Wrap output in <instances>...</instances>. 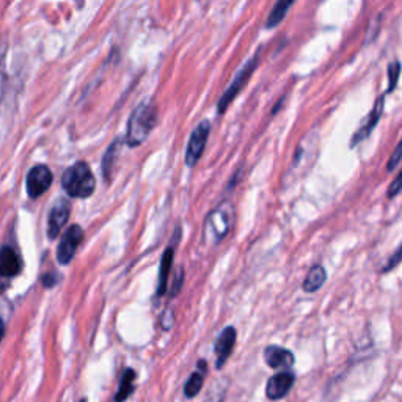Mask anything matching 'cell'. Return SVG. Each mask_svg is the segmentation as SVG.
<instances>
[{"mask_svg": "<svg viewBox=\"0 0 402 402\" xmlns=\"http://www.w3.org/2000/svg\"><path fill=\"white\" fill-rule=\"evenodd\" d=\"M234 222V206L232 201H223L212 210L205 220L203 241L206 245H217L228 236Z\"/></svg>", "mask_w": 402, "mask_h": 402, "instance_id": "obj_1", "label": "cell"}, {"mask_svg": "<svg viewBox=\"0 0 402 402\" xmlns=\"http://www.w3.org/2000/svg\"><path fill=\"white\" fill-rule=\"evenodd\" d=\"M158 121V110L151 102H141L140 106L132 112L128 124V134H126V143L129 146H138L150 136Z\"/></svg>", "mask_w": 402, "mask_h": 402, "instance_id": "obj_2", "label": "cell"}, {"mask_svg": "<svg viewBox=\"0 0 402 402\" xmlns=\"http://www.w3.org/2000/svg\"><path fill=\"white\" fill-rule=\"evenodd\" d=\"M65 192L72 198H88L96 189L94 175L87 162H77L65 171L62 176Z\"/></svg>", "mask_w": 402, "mask_h": 402, "instance_id": "obj_3", "label": "cell"}, {"mask_svg": "<svg viewBox=\"0 0 402 402\" xmlns=\"http://www.w3.org/2000/svg\"><path fill=\"white\" fill-rule=\"evenodd\" d=\"M317 145H319V137L315 132L307 134V136L300 140V143L294 153L291 167H289L288 173L285 176L286 183H294L297 178H300L303 173L310 171L313 162L316 161Z\"/></svg>", "mask_w": 402, "mask_h": 402, "instance_id": "obj_4", "label": "cell"}, {"mask_svg": "<svg viewBox=\"0 0 402 402\" xmlns=\"http://www.w3.org/2000/svg\"><path fill=\"white\" fill-rule=\"evenodd\" d=\"M258 65H259V52H256V54L253 55L247 63H245L244 68L236 74V77L233 79L232 84H229V87L227 88L225 93L220 96L219 104H217V114L219 115L225 114V110L228 109L229 104L234 101L236 96L241 93V90L245 87V84H247L250 76L253 74V71L256 70Z\"/></svg>", "mask_w": 402, "mask_h": 402, "instance_id": "obj_5", "label": "cell"}, {"mask_svg": "<svg viewBox=\"0 0 402 402\" xmlns=\"http://www.w3.org/2000/svg\"><path fill=\"white\" fill-rule=\"evenodd\" d=\"M211 132V124L210 121H201L193 132L190 134L189 143H188V151H185V165L188 167H195L201 156L205 153L206 141L210 138Z\"/></svg>", "mask_w": 402, "mask_h": 402, "instance_id": "obj_6", "label": "cell"}, {"mask_svg": "<svg viewBox=\"0 0 402 402\" xmlns=\"http://www.w3.org/2000/svg\"><path fill=\"white\" fill-rule=\"evenodd\" d=\"M84 241V229L80 225H71L66 233L63 234L60 244L57 249V259L58 263L66 266L72 261L74 255L79 249V245Z\"/></svg>", "mask_w": 402, "mask_h": 402, "instance_id": "obj_7", "label": "cell"}, {"mask_svg": "<svg viewBox=\"0 0 402 402\" xmlns=\"http://www.w3.org/2000/svg\"><path fill=\"white\" fill-rule=\"evenodd\" d=\"M295 384V374L293 371H280L272 376L266 385V396L271 401H280L286 398Z\"/></svg>", "mask_w": 402, "mask_h": 402, "instance_id": "obj_8", "label": "cell"}, {"mask_svg": "<svg viewBox=\"0 0 402 402\" xmlns=\"http://www.w3.org/2000/svg\"><path fill=\"white\" fill-rule=\"evenodd\" d=\"M52 171L46 165H36L27 175V193L31 198H38L52 185Z\"/></svg>", "mask_w": 402, "mask_h": 402, "instance_id": "obj_9", "label": "cell"}, {"mask_svg": "<svg viewBox=\"0 0 402 402\" xmlns=\"http://www.w3.org/2000/svg\"><path fill=\"white\" fill-rule=\"evenodd\" d=\"M71 214V205L68 200H57L50 207L49 212V220H48V236L49 239H55L58 234L62 233L63 227L70 219Z\"/></svg>", "mask_w": 402, "mask_h": 402, "instance_id": "obj_10", "label": "cell"}, {"mask_svg": "<svg viewBox=\"0 0 402 402\" xmlns=\"http://www.w3.org/2000/svg\"><path fill=\"white\" fill-rule=\"evenodd\" d=\"M236 329L234 327H225L219 335V338L215 339V344H214V352L217 355V363H215V366L217 369H222L225 366L227 360L229 359V355H232L234 344H236Z\"/></svg>", "mask_w": 402, "mask_h": 402, "instance_id": "obj_11", "label": "cell"}, {"mask_svg": "<svg viewBox=\"0 0 402 402\" xmlns=\"http://www.w3.org/2000/svg\"><path fill=\"white\" fill-rule=\"evenodd\" d=\"M24 263L19 253L10 245L0 249V278H13L21 273Z\"/></svg>", "mask_w": 402, "mask_h": 402, "instance_id": "obj_12", "label": "cell"}, {"mask_svg": "<svg viewBox=\"0 0 402 402\" xmlns=\"http://www.w3.org/2000/svg\"><path fill=\"white\" fill-rule=\"evenodd\" d=\"M384 107H385V96H381V98L374 102V107H372V110L369 112L366 121H364L362 128L354 134L351 146H357L359 143H362L363 140H366L371 136V132L374 131L379 120H381V116L384 114Z\"/></svg>", "mask_w": 402, "mask_h": 402, "instance_id": "obj_13", "label": "cell"}, {"mask_svg": "<svg viewBox=\"0 0 402 402\" xmlns=\"http://www.w3.org/2000/svg\"><path fill=\"white\" fill-rule=\"evenodd\" d=\"M264 360L272 369H291L294 366V354L280 346H267L264 349Z\"/></svg>", "mask_w": 402, "mask_h": 402, "instance_id": "obj_14", "label": "cell"}, {"mask_svg": "<svg viewBox=\"0 0 402 402\" xmlns=\"http://www.w3.org/2000/svg\"><path fill=\"white\" fill-rule=\"evenodd\" d=\"M173 258H175V244H171L167 250L163 251L162 259H161V267H159V280H158V293L156 295L162 297L167 291L168 286V278L171 267H173Z\"/></svg>", "mask_w": 402, "mask_h": 402, "instance_id": "obj_15", "label": "cell"}, {"mask_svg": "<svg viewBox=\"0 0 402 402\" xmlns=\"http://www.w3.org/2000/svg\"><path fill=\"white\" fill-rule=\"evenodd\" d=\"M207 374V363L205 360H200L197 363V371L192 372V376L189 377V381L184 385V396L185 398H195L198 396V393L203 389L205 377Z\"/></svg>", "mask_w": 402, "mask_h": 402, "instance_id": "obj_16", "label": "cell"}, {"mask_svg": "<svg viewBox=\"0 0 402 402\" xmlns=\"http://www.w3.org/2000/svg\"><path fill=\"white\" fill-rule=\"evenodd\" d=\"M325 281H327V271L324 269V266L321 264L313 266L308 275L303 280V291L308 294L316 293L324 286Z\"/></svg>", "mask_w": 402, "mask_h": 402, "instance_id": "obj_17", "label": "cell"}, {"mask_svg": "<svg viewBox=\"0 0 402 402\" xmlns=\"http://www.w3.org/2000/svg\"><path fill=\"white\" fill-rule=\"evenodd\" d=\"M136 379H137L136 371L132 368L124 369L120 381V386H118V391L115 394V402H126L131 398V394L134 393V390H136V384H134L136 382Z\"/></svg>", "mask_w": 402, "mask_h": 402, "instance_id": "obj_18", "label": "cell"}, {"mask_svg": "<svg viewBox=\"0 0 402 402\" xmlns=\"http://www.w3.org/2000/svg\"><path fill=\"white\" fill-rule=\"evenodd\" d=\"M295 0H277L273 5V9L269 14V18L266 21V27L267 28H273L277 27L280 22L286 18V14L289 11V9L294 5Z\"/></svg>", "mask_w": 402, "mask_h": 402, "instance_id": "obj_19", "label": "cell"}, {"mask_svg": "<svg viewBox=\"0 0 402 402\" xmlns=\"http://www.w3.org/2000/svg\"><path fill=\"white\" fill-rule=\"evenodd\" d=\"M120 145H121V140H115L114 143L109 146L106 156H104L102 170H104V178H106L107 183L112 180V173H114V167H115V162L118 158V153H120Z\"/></svg>", "mask_w": 402, "mask_h": 402, "instance_id": "obj_20", "label": "cell"}, {"mask_svg": "<svg viewBox=\"0 0 402 402\" xmlns=\"http://www.w3.org/2000/svg\"><path fill=\"white\" fill-rule=\"evenodd\" d=\"M389 76H390V85H389V93H391L396 88L399 76H401V63L399 62H391L389 66Z\"/></svg>", "mask_w": 402, "mask_h": 402, "instance_id": "obj_21", "label": "cell"}, {"mask_svg": "<svg viewBox=\"0 0 402 402\" xmlns=\"http://www.w3.org/2000/svg\"><path fill=\"white\" fill-rule=\"evenodd\" d=\"M401 161H402V140L399 141V143L396 145V148H394V151L391 153L390 159H389V163H386V170L393 171L394 168L399 165Z\"/></svg>", "mask_w": 402, "mask_h": 402, "instance_id": "obj_22", "label": "cell"}, {"mask_svg": "<svg viewBox=\"0 0 402 402\" xmlns=\"http://www.w3.org/2000/svg\"><path fill=\"white\" fill-rule=\"evenodd\" d=\"M401 192H402V170L399 171L398 176L394 178L393 183L390 184L389 190H386V195H389V198H394L396 195H399Z\"/></svg>", "mask_w": 402, "mask_h": 402, "instance_id": "obj_23", "label": "cell"}, {"mask_svg": "<svg viewBox=\"0 0 402 402\" xmlns=\"http://www.w3.org/2000/svg\"><path fill=\"white\" fill-rule=\"evenodd\" d=\"M402 261V244H401V247L393 253L391 258L389 259V263H386L384 267H382V272L386 273V272H390L393 267H396L399 263Z\"/></svg>", "mask_w": 402, "mask_h": 402, "instance_id": "obj_24", "label": "cell"}, {"mask_svg": "<svg viewBox=\"0 0 402 402\" xmlns=\"http://www.w3.org/2000/svg\"><path fill=\"white\" fill-rule=\"evenodd\" d=\"M173 322H175V313L171 308H167L165 311L162 313V316H161V324H162V329L163 330H170L171 327H173Z\"/></svg>", "mask_w": 402, "mask_h": 402, "instance_id": "obj_25", "label": "cell"}, {"mask_svg": "<svg viewBox=\"0 0 402 402\" xmlns=\"http://www.w3.org/2000/svg\"><path fill=\"white\" fill-rule=\"evenodd\" d=\"M183 281H184V271H183V269H178V271H176V275H175V280H173V286H171V291H170V295H171V297H176L178 293L181 291Z\"/></svg>", "mask_w": 402, "mask_h": 402, "instance_id": "obj_26", "label": "cell"}, {"mask_svg": "<svg viewBox=\"0 0 402 402\" xmlns=\"http://www.w3.org/2000/svg\"><path fill=\"white\" fill-rule=\"evenodd\" d=\"M58 275L55 273H48V275H43V285L46 286V288H50V286H55L57 285V281H58Z\"/></svg>", "mask_w": 402, "mask_h": 402, "instance_id": "obj_27", "label": "cell"}, {"mask_svg": "<svg viewBox=\"0 0 402 402\" xmlns=\"http://www.w3.org/2000/svg\"><path fill=\"white\" fill-rule=\"evenodd\" d=\"M4 337H5V324H4V319L0 317V342H2Z\"/></svg>", "mask_w": 402, "mask_h": 402, "instance_id": "obj_28", "label": "cell"}, {"mask_svg": "<svg viewBox=\"0 0 402 402\" xmlns=\"http://www.w3.org/2000/svg\"><path fill=\"white\" fill-rule=\"evenodd\" d=\"M0 96H2V74H0Z\"/></svg>", "mask_w": 402, "mask_h": 402, "instance_id": "obj_29", "label": "cell"}, {"mask_svg": "<svg viewBox=\"0 0 402 402\" xmlns=\"http://www.w3.org/2000/svg\"><path fill=\"white\" fill-rule=\"evenodd\" d=\"M80 402H87V399H80Z\"/></svg>", "mask_w": 402, "mask_h": 402, "instance_id": "obj_30", "label": "cell"}]
</instances>
